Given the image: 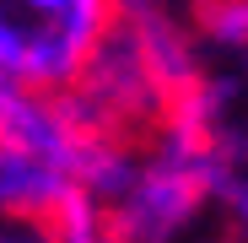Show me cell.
<instances>
[{
    "label": "cell",
    "instance_id": "cell-3",
    "mask_svg": "<svg viewBox=\"0 0 248 243\" xmlns=\"http://www.w3.org/2000/svg\"><path fill=\"white\" fill-rule=\"evenodd\" d=\"M216 243H248V232H232V238H216Z\"/></svg>",
    "mask_w": 248,
    "mask_h": 243
},
{
    "label": "cell",
    "instance_id": "cell-1",
    "mask_svg": "<svg viewBox=\"0 0 248 243\" xmlns=\"http://www.w3.org/2000/svg\"><path fill=\"white\" fill-rule=\"evenodd\" d=\"M113 16V0H0V92H70Z\"/></svg>",
    "mask_w": 248,
    "mask_h": 243
},
{
    "label": "cell",
    "instance_id": "cell-2",
    "mask_svg": "<svg viewBox=\"0 0 248 243\" xmlns=\"http://www.w3.org/2000/svg\"><path fill=\"white\" fill-rule=\"evenodd\" d=\"M232 60H237V65H243V76H248V38H243V44L232 49Z\"/></svg>",
    "mask_w": 248,
    "mask_h": 243
}]
</instances>
